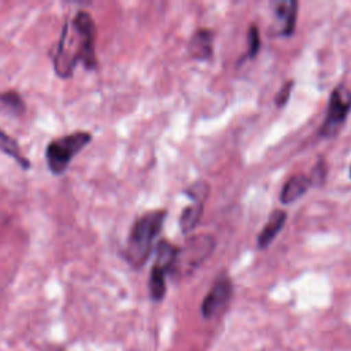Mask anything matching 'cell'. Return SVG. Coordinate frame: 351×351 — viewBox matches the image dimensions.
I'll return each mask as SVG.
<instances>
[{
	"instance_id": "cell-6",
	"label": "cell",
	"mask_w": 351,
	"mask_h": 351,
	"mask_svg": "<svg viewBox=\"0 0 351 351\" xmlns=\"http://www.w3.org/2000/svg\"><path fill=\"white\" fill-rule=\"evenodd\" d=\"M233 292L234 287L232 280L226 274L219 276L210 288V291L207 292V295L204 296V299L202 300V317L206 319H211L222 314L229 306L233 298Z\"/></svg>"
},
{
	"instance_id": "cell-1",
	"label": "cell",
	"mask_w": 351,
	"mask_h": 351,
	"mask_svg": "<svg viewBox=\"0 0 351 351\" xmlns=\"http://www.w3.org/2000/svg\"><path fill=\"white\" fill-rule=\"evenodd\" d=\"M95 41L96 25L89 12L78 11L73 19L66 21L52 53V64L58 77L70 78L78 63H82L88 71L97 69Z\"/></svg>"
},
{
	"instance_id": "cell-9",
	"label": "cell",
	"mask_w": 351,
	"mask_h": 351,
	"mask_svg": "<svg viewBox=\"0 0 351 351\" xmlns=\"http://www.w3.org/2000/svg\"><path fill=\"white\" fill-rule=\"evenodd\" d=\"M285 222H287V211L280 210V208L274 210L269 215L265 226L262 228L261 233L256 237V247L261 250L267 248L273 243L276 236L281 232Z\"/></svg>"
},
{
	"instance_id": "cell-10",
	"label": "cell",
	"mask_w": 351,
	"mask_h": 351,
	"mask_svg": "<svg viewBox=\"0 0 351 351\" xmlns=\"http://www.w3.org/2000/svg\"><path fill=\"white\" fill-rule=\"evenodd\" d=\"M311 188V181L308 176L296 174L292 176L281 188L280 202L282 204H291L300 199Z\"/></svg>"
},
{
	"instance_id": "cell-2",
	"label": "cell",
	"mask_w": 351,
	"mask_h": 351,
	"mask_svg": "<svg viewBox=\"0 0 351 351\" xmlns=\"http://www.w3.org/2000/svg\"><path fill=\"white\" fill-rule=\"evenodd\" d=\"M166 215V210L156 208L141 214L133 222L122 250L123 259L133 269H140L147 263L154 248V241L163 228Z\"/></svg>"
},
{
	"instance_id": "cell-14",
	"label": "cell",
	"mask_w": 351,
	"mask_h": 351,
	"mask_svg": "<svg viewBox=\"0 0 351 351\" xmlns=\"http://www.w3.org/2000/svg\"><path fill=\"white\" fill-rule=\"evenodd\" d=\"M193 202H202L204 203V200L207 199L208 193H210V185L206 181H196L193 184H191L185 191H184Z\"/></svg>"
},
{
	"instance_id": "cell-16",
	"label": "cell",
	"mask_w": 351,
	"mask_h": 351,
	"mask_svg": "<svg viewBox=\"0 0 351 351\" xmlns=\"http://www.w3.org/2000/svg\"><path fill=\"white\" fill-rule=\"evenodd\" d=\"M311 185H322L326 180V163L324 160H319L311 170V174L308 176Z\"/></svg>"
},
{
	"instance_id": "cell-7",
	"label": "cell",
	"mask_w": 351,
	"mask_h": 351,
	"mask_svg": "<svg viewBox=\"0 0 351 351\" xmlns=\"http://www.w3.org/2000/svg\"><path fill=\"white\" fill-rule=\"evenodd\" d=\"M274 23L271 26L273 34L291 36L296 26L299 3L296 0H277L271 3Z\"/></svg>"
},
{
	"instance_id": "cell-19",
	"label": "cell",
	"mask_w": 351,
	"mask_h": 351,
	"mask_svg": "<svg viewBox=\"0 0 351 351\" xmlns=\"http://www.w3.org/2000/svg\"><path fill=\"white\" fill-rule=\"evenodd\" d=\"M350 177H351V167H350Z\"/></svg>"
},
{
	"instance_id": "cell-13",
	"label": "cell",
	"mask_w": 351,
	"mask_h": 351,
	"mask_svg": "<svg viewBox=\"0 0 351 351\" xmlns=\"http://www.w3.org/2000/svg\"><path fill=\"white\" fill-rule=\"evenodd\" d=\"M0 101L14 114V115H21L26 110V104L23 97L16 92V90H5L0 93Z\"/></svg>"
},
{
	"instance_id": "cell-5",
	"label": "cell",
	"mask_w": 351,
	"mask_h": 351,
	"mask_svg": "<svg viewBox=\"0 0 351 351\" xmlns=\"http://www.w3.org/2000/svg\"><path fill=\"white\" fill-rule=\"evenodd\" d=\"M351 111V89L346 85H337L329 96L324 122L318 129V134L324 138L336 137L343 129Z\"/></svg>"
},
{
	"instance_id": "cell-11",
	"label": "cell",
	"mask_w": 351,
	"mask_h": 351,
	"mask_svg": "<svg viewBox=\"0 0 351 351\" xmlns=\"http://www.w3.org/2000/svg\"><path fill=\"white\" fill-rule=\"evenodd\" d=\"M0 151L8 155L10 158H12L21 169L29 170L32 167L30 160L23 155L18 141L1 129H0Z\"/></svg>"
},
{
	"instance_id": "cell-12",
	"label": "cell",
	"mask_w": 351,
	"mask_h": 351,
	"mask_svg": "<svg viewBox=\"0 0 351 351\" xmlns=\"http://www.w3.org/2000/svg\"><path fill=\"white\" fill-rule=\"evenodd\" d=\"M203 207H204V203L193 202L192 204L186 206L182 210L180 215V228L182 233H189L197 226L203 214Z\"/></svg>"
},
{
	"instance_id": "cell-17",
	"label": "cell",
	"mask_w": 351,
	"mask_h": 351,
	"mask_svg": "<svg viewBox=\"0 0 351 351\" xmlns=\"http://www.w3.org/2000/svg\"><path fill=\"white\" fill-rule=\"evenodd\" d=\"M292 86H293V81L289 80L280 88V90L277 92V95L274 97V104H276L277 108H281L288 103V99H289L291 92H292Z\"/></svg>"
},
{
	"instance_id": "cell-8",
	"label": "cell",
	"mask_w": 351,
	"mask_h": 351,
	"mask_svg": "<svg viewBox=\"0 0 351 351\" xmlns=\"http://www.w3.org/2000/svg\"><path fill=\"white\" fill-rule=\"evenodd\" d=\"M214 33L210 29L200 27L193 32L188 43V52L196 60H208L213 58Z\"/></svg>"
},
{
	"instance_id": "cell-3",
	"label": "cell",
	"mask_w": 351,
	"mask_h": 351,
	"mask_svg": "<svg viewBox=\"0 0 351 351\" xmlns=\"http://www.w3.org/2000/svg\"><path fill=\"white\" fill-rule=\"evenodd\" d=\"M92 141V133L77 130L70 134L53 138L45 148V160L53 176H62L67 171L73 158Z\"/></svg>"
},
{
	"instance_id": "cell-4",
	"label": "cell",
	"mask_w": 351,
	"mask_h": 351,
	"mask_svg": "<svg viewBox=\"0 0 351 351\" xmlns=\"http://www.w3.org/2000/svg\"><path fill=\"white\" fill-rule=\"evenodd\" d=\"M215 239L210 233H199L189 237L178 247L177 259L171 276H188L197 269L214 251Z\"/></svg>"
},
{
	"instance_id": "cell-15",
	"label": "cell",
	"mask_w": 351,
	"mask_h": 351,
	"mask_svg": "<svg viewBox=\"0 0 351 351\" xmlns=\"http://www.w3.org/2000/svg\"><path fill=\"white\" fill-rule=\"evenodd\" d=\"M247 43H248V56L255 58L261 49V32L256 25H251L248 27Z\"/></svg>"
},
{
	"instance_id": "cell-18",
	"label": "cell",
	"mask_w": 351,
	"mask_h": 351,
	"mask_svg": "<svg viewBox=\"0 0 351 351\" xmlns=\"http://www.w3.org/2000/svg\"><path fill=\"white\" fill-rule=\"evenodd\" d=\"M49 351H64V350H63L62 347H56V346H55V347H51Z\"/></svg>"
}]
</instances>
